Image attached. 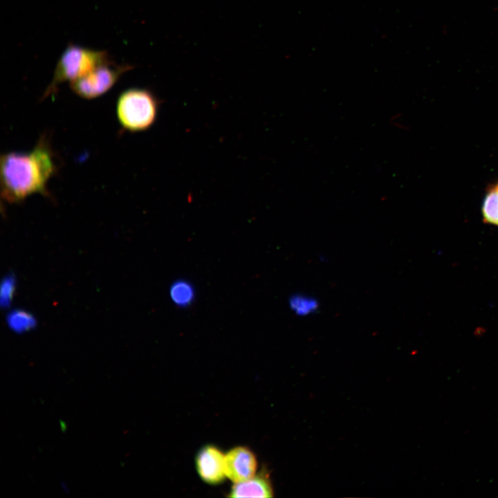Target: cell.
Masks as SVG:
<instances>
[{
	"mask_svg": "<svg viewBox=\"0 0 498 498\" xmlns=\"http://www.w3.org/2000/svg\"><path fill=\"white\" fill-rule=\"evenodd\" d=\"M481 212L483 221L498 226V184L486 193L482 204Z\"/></svg>",
	"mask_w": 498,
	"mask_h": 498,
	"instance_id": "cell-10",
	"label": "cell"
},
{
	"mask_svg": "<svg viewBox=\"0 0 498 498\" xmlns=\"http://www.w3.org/2000/svg\"><path fill=\"white\" fill-rule=\"evenodd\" d=\"M16 281L13 275L3 278L1 284V306L7 308L10 306L15 292Z\"/></svg>",
	"mask_w": 498,
	"mask_h": 498,
	"instance_id": "cell-12",
	"label": "cell"
},
{
	"mask_svg": "<svg viewBox=\"0 0 498 498\" xmlns=\"http://www.w3.org/2000/svg\"><path fill=\"white\" fill-rule=\"evenodd\" d=\"M111 61L106 50H94L69 44L56 64L53 78L44 91L42 100L57 93L61 84L71 82L91 71L100 64Z\"/></svg>",
	"mask_w": 498,
	"mask_h": 498,
	"instance_id": "cell-3",
	"label": "cell"
},
{
	"mask_svg": "<svg viewBox=\"0 0 498 498\" xmlns=\"http://www.w3.org/2000/svg\"><path fill=\"white\" fill-rule=\"evenodd\" d=\"M133 68V66L129 64H116L110 61L70 82V87L75 94L82 98L94 99L109 91L123 74Z\"/></svg>",
	"mask_w": 498,
	"mask_h": 498,
	"instance_id": "cell-4",
	"label": "cell"
},
{
	"mask_svg": "<svg viewBox=\"0 0 498 498\" xmlns=\"http://www.w3.org/2000/svg\"><path fill=\"white\" fill-rule=\"evenodd\" d=\"M169 295L176 305L185 307L194 301L195 292L193 286L190 282L185 280H177L172 284Z\"/></svg>",
	"mask_w": 498,
	"mask_h": 498,
	"instance_id": "cell-8",
	"label": "cell"
},
{
	"mask_svg": "<svg viewBox=\"0 0 498 498\" xmlns=\"http://www.w3.org/2000/svg\"><path fill=\"white\" fill-rule=\"evenodd\" d=\"M229 497H273L274 490L269 474L262 470L243 481L234 483Z\"/></svg>",
	"mask_w": 498,
	"mask_h": 498,
	"instance_id": "cell-7",
	"label": "cell"
},
{
	"mask_svg": "<svg viewBox=\"0 0 498 498\" xmlns=\"http://www.w3.org/2000/svg\"><path fill=\"white\" fill-rule=\"evenodd\" d=\"M57 171L55 153L44 133L30 151L1 155V199L8 203H19L33 194L49 196L48 183Z\"/></svg>",
	"mask_w": 498,
	"mask_h": 498,
	"instance_id": "cell-1",
	"label": "cell"
},
{
	"mask_svg": "<svg viewBox=\"0 0 498 498\" xmlns=\"http://www.w3.org/2000/svg\"><path fill=\"white\" fill-rule=\"evenodd\" d=\"M289 306L298 316H307L314 313L319 307L318 301L309 295L295 294L288 301Z\"/></svg>",
	"mask_w": 498,
	"mask_h": 498,
	"instance_id": "cell-9",
	"label": "cell"
},
{
	"mask_svg": "<svg viewBox=\"0 0 498 498\" xmlns=\"http://www.w3.org/2000/svg\"><path fill=\"white\" fill-rule=\"evenodd\" d=\"M160 102L150 90L130 88L118 97L116 104L117 120L120 127L131 133L144 131L156 122Z\"/></svg>",
	"mask_w": 498,
	"mask_h": 498,
	"instance_id": "cell-2",
	"label": "cell"
},
{
	"mask_svg": "<svg viewBox=\"0 0 498 498\" xmlns=\"http://www.w3.org/2000/svg\"><path fill=\"white\" fill-rule=\"evenodd\" d=\"M257 466L256 456L248 447L236 446L225 454L226 477L234 483L253 477L256 474Z\"/></svg>",
	"mask_w": 498,
	"mask_h": 498,
	"instance_id": "cell-6",
	"label": "cell"
},
{
	"mask_svg": "<svg viewBox=\"0 0 498 498\" xmlns=\"http://www.w3.org/2000/svg\"><path fill=\"white\" fill-rule=\"evenodd\" d=\"M9 327L17 333H23L33 329L36 326L34 316L23 310H15L7 317Z\"/></svg>",
	"mask_w": 498,
	"mask_h": 498,
	"instance_id": "cell-11",
	"label": "cell"
},
{
	"mask_svg": "<svg viewBox=\"0 0 498 498\" xmlns=\"http://www.w3.org/2000/svg\"><path fill=\"white\" fill-rule=\"evenodd\" d=\"M195 465L200 478L208 484H219L227 477L225 454L214 445H205L199 450L195 457Z\"/></svg>",
	"mask_w": 498,
	"mask_h": 498,
	"instance_id": "cell-5",
	"label": "cell"
}]
</instances>
